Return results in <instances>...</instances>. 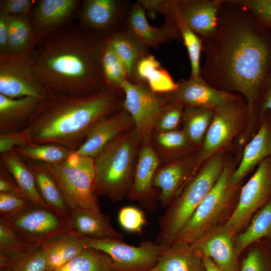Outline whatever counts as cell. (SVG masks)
I'll use <instances>...</instances> for the list:
<instances>
[{"label": "cell", "mask_w": 271, "mask_h": 271, "mask_svg": "<svg viewBox=\"0 0 271 271\" xmlns=\"http://www.w3.org/2000/svg\"><path fill=\"white\" fill-rule=\"evenodd\" d=\"M201 76L212 87L241 95L247 126L257 116L259 100L271 76V29L259 27L250 12L233 0H222L215 39L203 43Z\"/></svg>", "instance_id": "1"}, {"label": "cell", "mask_w": 271, "mask_h": 271, "mask_svg": "<svg viewBox=\"0 0 271 271\" xmlns=\"http://www.w3.org/2000/svg\"><path fill=\"white\" fill-rule=\"evenodd\" d=\"M104 39L65 28L42 39L33 50L37 75L48 96H83L104 89Z\"/></svg>", "instance_id": "2"}, {"label": "cell", "mask_w": 271, "mask_h": 271, "mask_svg": "<svg viewBox=\"0 0 271 271\" xmlns=\"http://www.w3.org/2000/svg\"><path fill=\"white\" fill-rule=\"evenodd\" d=\"M122 89L106 87L83 96H48L37 104L28 126L31 142L77 151L100 119L123 108Z\"/></svg>", "instance_id": "3"}, {"label": "cell", "mask_w": 271, "mask_h": 271, "mask_svg": "<svg viewBox=\"0 0 271 271\" xmlns=\"http://www.w3.org/2000/svg\"><path fill=\"white\" fill-rule=\"evenodd\" d=\"M140 144L136 127L111 141L94 158L95 195L120 200L129 193L133 182Z\"/></svg>", "instance_id": "4"}, {"label": "cell", "mask_w": 271, "mask_h": 271, "mask_svg": "<svg viewBox=\"0 0 271 271\" xmlns=\"http://www.w3.org/2000/svg\"><path fill=\"white\" fill-rule=\"evenodd\" d=\"M225 167L222 150L208 158L168 206L160 218L156 242L163 250L169 247L189 221L217 181Z\"/></svg>", "instance_id": "5"}, {"label": "cell", "mask_w": 271, "mask_h": 271, "mask_svg": "<svg viewBox=\"0 0 271 271\" xmlns=\"http://www.w3.org/2000/svg\"><path fill=\"white\" fill-rule=\"evenodd\" d=\"M43 164L55 180L70 210L78 208L101 213L93 189L94 158L74 152L62 162Z\"/></svg>", "instance_id": "6"}, {"label": "cell", "mask_w": 271, "mask_h": 271, "mask_svg": "<svg viewBox=\"0 0 271 271\" xmlns=\"http://www.w3.org/2000/svg\"><path fill=\"white\" fill-rule=\"evenodd\" d=\"M231 173L230 167L228 165L225 166L215 185L198 206L175 241L192 243L216 227V224L224 216L229 206L235 187L229 185Z\"/></svg>", "instance_id": "7"}, {"label": "cell", "mask_w": 271, "mask_h": 271, "mask_svg": "<svg viewBox=\"0 0 271 271\" xmlns=\"http://www.w3.org/2000/svg\"><path fill=\"white\" fill-rule=\"evenodd\" d=\"M0 221L23 240L41 246L69 230L67 218L39 205L12 215L0 217Z\"/></svg>", "instance_id": "8"}, {"label": "cell", "mask_w": 271, "mask_h": 271, "mask_svg": "<svg viewBox=\"0 0 271 271\" xmlns=\"http://www.w3.org/2000/svg\"><path fill=\"white\" fill-rule=\"evenodd\" d=\"M33 50L20 54L0 53V94L11 98L48 96L35 67Z\"/></svg>", "instance_id": "9"}, {"label": "cell", "mask_w": 271, "mask_h": 271, "mask_svg": "<svg viewBox=\"0 0 271 271\" xmlns=\"http://www.w3.org/2000/svg\"><path fill=\"white\" fill-rule=\"evenodd\" d=\"M248 110L243 98L214 109L212 121L197 153L202 163L216 152L228 146L248 123Z\"/></svg>", "instance_id": "10"}, {"label": "cell", "mask_w": 271, "mask_h": 271, "mask_svg": "<svg viewBox=\"0 0 271 271\" xmlns=\"http://www.w3.org/2000/svg\"><path fill=\"white\" fill-rule=\"evenodd\" d=\"M122 89L123 108L134 122L139 144L151 141L156 121L166 102L163 94L153 92L146 83L140 81H125Z\"/></svg>", "instance_id": "11"}, {"label": "cell", "mask_w": 271, "mask_h": 271, "mask_svg": "<svg viewBox=\"0 0 271 271\" xmlns=\"http://www.w3.org/2000/svg\"><path fill=\"white\" fill-rule=\"evenodd\" d=\"M132 4L127 0L84 1L79 12V27L94 39H105L125 28Z\"/></svg>", "instance_id": "12"}, {"label": "cell", "mask_w": 271, "mask_h": 271, "mask_svg": "<svg viewBox=\"0 0 271 271\" xmlns=\"http://www.w3.org/2000/svg\"><path fill=\"white\" fill-rule=\"evenodd\" d=\"M86 248L103 251L113 260L116 271H146L156 266L163 251L157 242L145 241L138 246L123 240L86 238Z\"/></svg>", "instance_id": "13"}, {"label": "cell", "mask_w": 271, "mask_h": 271, "mask_svg": "<svg viewBox=\"0 0 271 271\" xmlns=\"http://www.w3.org/2000/svg\"><path fill=\"white\" fill-rule=\"evenodd\" d=\"M270 198L271 156L259 163L242 187L237 206L224 225L236 233Z\"/></svg>", "instance_id": "14"}, {"label": "cell", "mask_w": 271, "mask_h": 271, "mask_svg": "<svg viewBox=\"0 0 271 271\" xmlns=\"http://www.w3.org/2000/svg\"><path fill=\"white\" fill-rule=\"evenodd\" d=\"M174 91L162 93L166 101L178 103L186 107H206L215 109L224 103L243 98L238 94L218 90L210 85L201 76L190 77L177 82Z\"/></svg>", "instance_id": "15"}, {"label": "cell", "mask_w": 271, "mask_h": 271, "mask_svg": "<svg viewBox=\"0 0 271 271\" xmlns=\"http://www.w3.org/2000/svg\"><path fill=\"white\" fill-rule=\"evenodd\" d=\"M201 164L197 153L159 167L154 177L153 186L160 189L158 200L162 207H167L179 194Z\"/></svg>", "instance_id": "16"}, {"label": "cell", "mask_w": 271, "mask_h": 271, "mask_svg": "<svg viewBox=\"0 0 271 271\" xmlns=\"http://www.w3.org/2000/svg\"><path fill=\"white\" fill-rule=\"evenodd\" d=\"M222 0H175L177 9L191 30L209 43L216 38Z\"/></svg>", "instance_id": "17"}, {"label": "cell", "mask_w": 271, "mask_h": 271, "mask_svg": "<svg viewBox=\"0 0 271 271\" xmlns=\"http://www.w3.org/2000/svg\"><path fill=\"white\" fill-rule=\"evenodd\" d=\"M160 28L152 26L148 23L146 10L138 1L132 4L125 28L149 49H156L162 44L173 40L182 41L178 28L171 17L165 18Z\"/></svg>", "instance_id": "18"}, {"label": "cell", "mask_w": 271, "mask_h": 271, "mask_svg": "<svg viewBox=\"0 0 271 271\" xmlns=\"http://www.w3.org/2000/svg\"><path fill=\"white\" fill-rule=\"evenodd\" d=\"M77 0H40L32 8L29 17L39 38H45L66 28L65 25L75 13Z\"/></svg>", "instance_id": "19"}, {"label": "cell", "mask_w": 271, "mask_h": 271, "mask_svg": "<svg viewBox=\"0 0 271 271\" xmlns=\"http://www.w3.org/2000/svg\"><path fill=\"white\" fill-rule=\"evenodd\" d=\"M235 233L224 225L215 227L191 243L203 256L210 258L224 271H239L238 255L234 245Z\"/></svg>", "instance_id": "20"}, {"label": "cell", "mask_w": 271, "mask_h": 271, "mask_svg": "<svg viewBox=\"0 0 271 271\" xmlns=\"http://www.w3.org/2000/svg\"><path fill=\"white\" fill-rule=\"evenodd\" d=\"M134 127L131 115L123 108L99 120L90 129L84 142L75 153L78 155L94 158L114 139Z\"/></svg>", "instance_id": "21"}, {"label": "cell", "mask_w": 271, "mask_h": 271, "mask_svg": "<svg viewBox=\"0 0 271 271\" xmlns=\"http://www.w3.org/2000/svg\"><path fill=\"white\" fill-rule=\"evenodd\" d=\"M161 163L151 141L140 145L133 182L127 196L130 200L148 206L155 198L158 199L159 194L153 186V181Z\"/></svg>", "instance_id": "22"}, {"label": "cell", "mask_w": 271, "mask_h": 271, "mask_svg": "<svg viewBox=\"0 0 271 271\" xmlns=\"http://www.w3.org/2000/svg\"><path fill=\"white\" fill-rule=\"evenodd\" d=\"M256 133L246 146L241 162L229 178L231 187L238 183L256 165L271 156V121L266 113L260 120Z\"/></svg>", "instance_id": "23"}, {"label": "cell", "mask_w": 271, "mask_h": 271, "mask_svg": "<svg viewBox=\"0 0 271 271\" xmlns=\"http://www.w3.org/2000/svg\"><path fill=\"white\" fill-rule=\"evenodd\" d=\"M69 230L89 239L123 240V235L112 226L109 218L102 213L76 208L68 219Z\"/></svg>", "instance_id": "24"}, {"label": "cell", "mask_w": 271, "mask_h": 271, "mask_svg": "<svg viewBox=\"0 0 271 271\" xmlns=\"http://www.w3.org/2000/svg\"><path fill=\"white\" fill-rule=\"evenodd\" d=\"M40 100L33 97L11 98L0 94V134L26 128Z\"/></svg>", "instance_id": "25"}, {"label": "cell", "mask_w": 271, "mask_h": 271, "mask_svg": "<svg viewBox=\"0 0 271 271\" xmlns=\"http://www.w3.org/2000/svg\"><path fill=\"white\" fill-rule=\"evenodd\" d=\"M86 238L68 230L55 237L45 245L47 253L46 271H54L79 255L86 248Z\"/></svg>", "instance_id": "26"}, {"label": "cell", "mask_w": 271, "mask_h": 271, "mask_svg": "<svg viewBox=\"0 0 271 271\" xmlns=\"http://www.w3.org/2000/svg\"><path fill=\"white\" fill-rule=\"evenodd\" d=\"M157 265L159 271H206L193 245L182 241H175L163 250Z\"/></svg>", "instance_id": "27"}, {"label": "cell", "mask_w": 271, "mask_h": 271, "mask_svg": "<svg viewBox=\"0 0 271 271\" xmlns=\"http://www.w3.org/2000/svg\"><path fill=\"white\" fill-rule=\"evenodd\" d=\"M105 41L124 65L127 81L133 83L135 66L142 57L149 53V49L125 28L108 35Z\"/></svg>", "instance_id": "28"}, {"label": "cell", "mask_w": 271, "mask_h": 271, "mask_svg": "<svg viewBox=\"0 0 271 271\" xmlns=\"http://www.w3.org/2000/svg\"><path fill=\"white\" fill-rule=\"evenodd\" d=\"M146 83L156 93H166L175 90L178 86L169 72L150 53L138 61L134 71V83Z\"/></svg>", "instance_id": "29"}, {"label": "cell", "mask_w": 271, "mask_h": 271, "mask_svg": "<svg viewBox=\"0 0 271 271\" xmlns=\"http://www.w3.org/2000/svg\"><path fill=\"white\" fill-rule=\"evenodd\" d=\"M151 142L161 163L164 164L188 156L199 150L191 143L182 129L154 132Z\"/></svg>", "instance_id": "30"}, {"label": "cell", "mask_w": 271, "mask_h": 271, "mask_svg": "<svg viewBox=\"0 0 271 271\" xmlns=\"http://www.w3.org/2000/svg\"><path fill=\"white\" fill-rule=\"evenodd\" d=\"M24 160L35 177L38 191L43 200L50 209L68 219L71 210L55 180L43 164Z\"/></svg>", "instance_id": "31"}, {"label": "cell", "mask_w": 271, "mask_h": 271, "mask_svg": "<svg viewBox=\"0 0 271 271\" xmlns=\"http://www.w3.org/2000/svg\"><path fill=\"white\" fill-rule=\"evenodd\" d=\"M1 161L12 175L19 189L26 197L38 205L49 208L38 191L32 172L25 160L14 149L1 154Z\"/></svg>", "instance_id": "32"}, {"label": "cell", "mask_w": 271, "mask_h": 271, "mask_svg": "<svg viewBox=\"0 0 271 271\" xmlns=\"http://www.w3.org/2000/svg\"><path fill=\"white\" fill-rule=\"evenodd\" d=\"M165 17H171L179 30L182 41L186 46L191 63V78L201 76L200 57L202 52L203 42L191 30L177 9L175 0H168Z\"/></svg>", "instance_id": "33"}, {"label": "cell", "mask_w": 271, "mask_h": 271, "mask_svg": "<svg viewBox=\"0 0 271 271\" xmlns=\"http://www.w3.org/2000/svg\"><path fill=\"white\" fill-rule=\"evenodd\" d=\"M40 40L32 26L29 14L10 16L6 53L16 54L33 50Z\"/></svg>", "instance_id": "34"}, {"label": "cell", "mask_w": 271, "mask_h": 271, "mask_svg": "<svg viewBox=\"0 0 271 271\" xmlns=\"http://www.w3.org/2000/svg\"><path fill=\"white\" fill-rule=\"evenodd\" d=\"M263 237L271 238V198L254 214L247 229L236 237L234 245L237 255Z\"/></svg>", "instance_id": "35"}, {"label": "cell", "mask_w": 271, "mask_h": 271, "mask_svg": "<svg viewBox=\"0 0 271 271\" xmlns=\"http://www.w3.org/2000/svg\"><path fill=\"white\" fill-rule=\"evenodd\" d=\"M214 113V109L210 108H184L182 129L191 143L199 150L202 146Z\"/></svg>", "instance_id": "36"}, {"label": "cell", "mask_w": 271, "mask_h": 271, "mask_svg": "<svg viewBox=\"0 0 271 271\" xmlns=\"http://www.w3.org/2000/svg\"><path fill=\"white\" fill-rule=\"evenodd\" d=\"M14 149L23 159L43 164L62 162L75 152L55 144H37L31 143Z\"/></svg>", "instance_id": "37"}, {"label": "cell", "mask_w": 271, "mask_h": 271, "mask_svg": "<svg viewBox=\"0 0 271 271\" xmlns=\"http://www.w3.org/2000/svg\"><path fill=\"white\" fill-rule=\"evenodd\" d=\"M41 247L23 240L0 221V261L10 264Z\"/></svg>", "instance_id": "38"}, {"label": "cell", "mask_w": 271, "mask_h": 271, "mask_svg": "<svg viewBox=\"0 0 271 271\" xmlns=\"http://www.w3.org/2000/svg\"><path fill=\"white\" fill-rule=\"evenodd\" d=\"M54 271H116L111 258L105 252L86 247L72 260Z\"/></svg>", "instance_id": "39"}, {"label": "cell", "mask_w": 271, "mask_h": 271, "mask_svg": "<svg viewBox=\"0 0 271 271\" xmlns=\"http://www.w3.org/2000/svg\"><path fill=\"white\" fill-rule=\"evenodd\" d=\"M100 58L107 86L116 89H122L123 83L127 81L126 69L121 60L105 41Z\"/></svg>", "instance_id": "40"}, {"label": "cell", "mask_w": 271, "mask_h": 271, "mask_svg": "<svg viewBox=\"0 0 271 271\" xmlns=\"http://www.w3.org/2000/svg\"><path fill=\"white\" fill-rule=\"evenodd\" d=\"M184 108L181 105L166 101L155 123L154 132H167L178 129L182 123Z\"/></svg>", "instance_id": "41"}, {"label": "cell", "mask_w": 271, "mask_h": 271, "mask_svg": "<svg viewBox=\"0 0 271 271\" xmlns=\"http://www.w3.org/2000/svg\"><path fill=\"white\" fill-rule=\"evenodd\" d=\"M46 250L41 246L35 252L12 262L9 267L1 271H46Z\"/></svg>", "instance_id": "42"}, {"label": "cell", "mask_w": 271, "mask_h": 271, "mask_svg": "<svg viewBox=\"0 0 271 271\" xmlns=\"http://www.w3.org/2000/svg\"><path fill=\"white\" fill-rule=\"evenodd\" d=\"M247 9L259 27L271 29V0H233Z\"/></svg>", "instance_id": "43"}, {"label": "cell", "mask_w": 271, "mask_h": 271, "mask_svg": "<svg viewBox=\"0 0 271 271\" xmlns=\"http://www.w3.org/2000/svg\"><path fill=\"white\" fill-rule=\"evenodd\" d=\"M239 271H271V251L261 247L251 250L243 259Z\"/></svg>", "instance_id": "44"}, {"label": "cell", "mask_w": 271, "mask_h": 271, "mask_svg": "<svg viewBox=\"0 0 271 271\" xmlns=\"http://www.w3.org/2000/svg\"><path fill=\"white\" fill-rule=\"evenodd\" d=\"M36 205L38 204L20 195L0 193V217L14 215Z\"/></svg>", "instance_id": "45"}, {"label": "cell", "mask_w": 271, "mask_h": 271, "mask_svg": "<svg viewBox=\"0 0 271 271\" xmlns=\"http://www.w3.org/2000/svg\"><path fill=\"white\" fill-rule=\"evenodd\" d=\"M118 219L120 226L130 232H140L146 223L144 212L132 206L122 207L119 211Z\"/></svg>", "instance_id": "46"}, {"label": "cell", "mask_w": 271, "mask_h": 271, "mask_svg": "<svg viewBox=\"0 0 271 271\" xmlns=\"http://www.w3.org/2000/svg\"><path fill=\"white\" fill-rule=\"evenodd\" d=\"M31 143L30 132L27 128L19 131L0 134V153H6Z\"/></svg>", "instance_id": "47"}, {"label": "cell", "mask_w": 271, "mask_h": 271, "mask_svg": "<svg viewBox=\"0 0 271 271\" xmlns=\"http://www.w3.org/2000/svg\"><path fill=\"white\" fill-rule=\"evenodd\" d=\"M29 0H1L0 12L9 16L29 14L32 9Z\"/></svg>", "instance_id": "48"}, {"label": "cell", "mask_w": 271, "mask_h": 271, "mask_svg": "<svg viewBox=\"0 0 271 271\" xmlns=\"http://www.w3.org/2000/svg\"><path fill=\"white\" fill-rule=\"evenodd\" d=\"M0 193H13L27 198L19 189L13 176L2 161H0Z\"/></svg>", "instance_id": "49"}, {"label": "cell", "mask_w": 271, "mask_h": 271, "mask_svg": "<svg viewBox=\"0 0 271 271\" xmlns=\"http://www.w3.org/2000/svg\"><path fill=\"white\" fill-rule=\"evenodd\" d=\"M268 112H271V76L266 82L259 100L257 116L259 122Z\"/></svg>", "instance_id": "50"}, {"label": "cell", "mask_w": 271, "mask_h": 271, "mask_svg": "<svg viewBox=\"0 0 271 271\" xmlns=\"http://www.w3.org/2000/svg\"><path fill=\"white\" fill-rule=\"evenodd\" d=\"M10 16L0 12V53L7 52Z\"/></svg>", "instance_id": "51"}, {"label": "cell", "mask_w": 271, "mask_h": 271, "mask_svg": "<svg viewBox=\"0 0 271 271\" xmlns=\"http://www.w3.org/2000/svg\"><path fill=\"white\" fill-rule=\"evenodd\" d=\"M138 2L143 6L146 11L154 16L157 13L163 15L167 4V0H139Z\"/></svg>", "instance_id": "52"}, {"label": "cell", "mask_w": 271, "mask_h": 271, "mask_svg": "<svg viewBox=\"0 0 271 271\" xmlns=\"http://www.w3.org/2000/svg\"><path fill=\"white\" fill-rule=\"evenodd\" d=\"M206 271H224L218 267L209 257L201 256Z\"/></svg>", "instance_id": "53"}, {"label": "cell", "mask_w": 271, "mask_h": 271, "mask_svg": "<svg viewBox=\"0 0 271 271\" xmlns=\"http://www.w3.org/2000/svg\"><path fill=\"white\" fill-rule=\"evenodd\" d=\"M146 271H159V269L157 266V265H156V266H155L154 267L149 269V270H146Z\"/></svg>", "instance_id": "54"}, {"label": "cell", "mask_w": 271, "mask_h": 271, "mask_svg": "<svg viewBox=\"0 0 271 271\" xmlns=\"http://www.w3.org/2000/svg\"><path fill=\"white\" fill-rule=\"evenodd\" d=\"M269 116V119H270V120L271 121V112H268L267 113Z\"/></svg>", "instance_id": "55"}]
</instances>
